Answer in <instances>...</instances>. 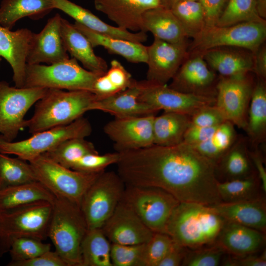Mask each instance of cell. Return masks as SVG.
I'll use <instances>...</instances> for the list:
<instances>
[{"label":"cell","instance_id":"1","mask_svg":"<svg viewBox=\"0 0 266 266\" xmlns=\"http://www.w3.org/2000/svg\"><path fill=\"white\" fill-rule=\"evenodd\" d=\"M118 153L117 173L126 185L159 188L180 202L207 205L222 202L215 163L189 144H153Z\"/></svg>","mask_w":266,"mask_h":266},{"label":"cell","instance_id":"2","mask_svg":"<svg viewBox=\"0 0 266 266\" xmlns=\"http://www.w3.org/2000/svg\"><path fill=\"white\" fill-rule=\"evenodd\" d=\"M226 220L209 205L180 202L167 223L165 233L191 249L214 243Z\"/></svg>","mask_w":266,"mask_h":266},{"label":"cell","instance_id":"3","mask_svg":"<svg viewBox=\"0 0 266 266\" xmlns=\"http://www.w3.org/2000/svg\"><path fill=\"white\" fill-rule=\"evenodd\" d=\"M95 95L89 91L48 89L35 104L33 115L26 120L31 133L69 124L92 110Z\"/></svg>","mask_w":266,"mask_h":266},{"label":"cell","instance_id":"4","mask_svg":"<svg viewBox=\"0 0 266 266\" xmlns=\"http://www.w3.org/2000/svg\"><path fill=\"white\" fill-rule=\"evenodd\" d=\"M88 229L80 206L56 197L47 235L68 266H81V244Z\"/></svg>","mask_w":266,"mask_h":266},{"label":"cell","instance_id":"5","mask_svg":"<svg viewBox=\"0 0 266 266\" xmlns=\"http://www.w3.org/2000/svg\"><path fill=\"white\" fill-rule=\"evenodd\" d=\"M53 203L38 201L0 211V257L22 237H48Z\"/></svg>","mask_w":266,"mask_h":266},{"label":"cell","instance_id":"6","mask_svg":"<svg viewBox=\"0 0 266 266\" xmlns=\"http://www.w3.org/2000/svg\"><path fill=\"white\" fill-rule=\"evenodd\" d=\"M189 43V56L218 48L244 49L253 54L264 43L266 22H247L228 26H205Z\"/></svg>","mask_w":266,"mask_h":266},{"label":"cell","instance_id":"7","mask_svg":"<svg viewBox=\"0 0 266 266\" xmlns=\"http://www.w3.org/2000/svg\"><path fill=\"white\" fill-rule=\"evenodd\" d=\"M101 74L82 67L72 57L48 65L27 64L23 88L92 92L96 80Z\"/></svg>","mask_w":266,"mask_h":266},{"label":"cell","instance_id":"8","mask_svg":"<svg viewBox=\"0 0 266 266\" xmlns=\"http://www.w3.org/2000/svg\"><path fill=\"white\" fill-rule=\"evenodd\" d=\"M29 162L37 181L56 197L67 199L79 206L85 193L102 172L76 171L61 165L43 154Z\"/></svg>","mask_w":266,"mask_h":266},{"label":"cell","instance_id":"9","mask_svg":"<svg viewBox=\"0 0 266 266\" xmlns=\"http://www.w3.org/2000/svg\"><path fill=\"white\" fill-rule=\"evenodd\" d=\"M92 131L90 122L82 116L69 124L35 133L30 137L18 141H6L0 136V153L14 155L29 162L66 140L85 138Z\"/></svg>","mask_w":266,"mask_h":266},{"label":"cell","instance_id":"10","mask_svg":"<svg viewBox=\"0 0 266 266\" xmlns=\"http://www.w3.org/2000/svg\"><path fill=\"white\" fill-rule=\"evenodd\" d=\"M125 188L118 173L104 170L99 175L80 204L88 229L102 227L122 200Z\"/></svg>","mask_w":266,"mask_h":266},{"label":"cell","instance_id":"11","mask_svg":"<svg viewBox=\"0 0 266 266\" xmlns=\"http://www.w3.org/2000/svg\"><path fill=\"white\" fill-rule=\"evenodd\" d=\"M122 200L153 233H165L168 221L180 201L157 187L126 185Z\"/></svg>","mask_w":266,"mask_h":266},{"label":"cell","instance_id":"12","mask_svg":"<svg viewBox=\"0 0 266 266\" xmlns=\"http://www.w3.org/2000/svg\"><path fill=\"white\" fill-rule=\"evenodd\" d=\"M47 89L18 88L0 81V133L3 139L13 141L25 128L27 112L45 95Z\"/></svg>","mask_w":266,"mask_h":266},{"label":"cell","instance_id":"13","mask_svg":"<svg viewBox=\"0 0 266 266\" xmlns=\"http://www.w3.org/2000/svg\"><path fill=\"white\" fill-rule=\"evenodd\" d=\"M253 72L243 75L219 76L215 105L227 121L245 130L247 114L256 81Z\"/></svg>","mask_w":266,"mask_h":266},{"label":"cell","instance_id":"14","mask_svg":"<svg viewBox=\"0 0 266 266\" xmlns=\"http://www.w3.org/2000/svg\"><path fill=\"white\" fill-rule=\"evenodd\" d=\"M141 101L157 112H174L192 115L203 106L215 104L214 97L184 93L160 84L144 80L140 95Z\"/></svg>","mask_w":266,"mask_h":266},{"label":"cell","instance_id":"15","mask_svg":"<svg viewBox=\"0 0 266 266\" xmlns=\"http://www.w3.org/2000/svg\"><path fill=\"white\" fill-rule=\"evenodd\" d=\"M155 114L115 118L103 128L113 142L116 152H122L154 144L153 121Z\"/></svg>","mask_w":266,"mask_h":266},{"label":"cell","instance_id":"16","mask_svg":"<svg viewBox=\"0 0 266 266\" xmlns=\"http://www.w3.org/2000/svg\"><path fill=\"white\" fill-rule=\"evenodd\" d=\"M188 45V42L175 44L154 38L152 44L147 46L146 80L167 84L189 57Z\"/></svg>","mask_w":266,"mask_h":266},{"label":"cell","instance_id":"17","mask_svg":"<svg viewBox=\"0 0 266 266\" xmlns=\"http://www.w3.org/2000/svg\"><path fill=\"white\" fill-rule=\"evenodd\" d=\"M218 78L201 55H194L183 63L168 86L186 94L215 98Z\"/></svg>","mask_w":266,"mask_h":266},{"label":"cell","instance_id":"18","mask_svg":"<svg viewBox=\"0 0 266 266\" xmlns=\"http://www.w3.org/2000/svg\"><path fill=\"white\" fill-rule=\"evenodd\" d=\"M101 229L111 243L122 245L146 243L154 233L122 200Z\"/></svg>","mask_w":266,"mask_h":266},{"label":"cell","instance_id":"19","mask_svg":"<svg viewBox=\"0 0 266 266\" xmlns=\"http://www.w3.org/2000/svg\"><path fill=\"white\" fill-rule=\"evenodd\" d=\"M62 18L56 14L39 33H33L26 57L27 64L50 65L69 58L60 34Z\"/></svg>","mask_w":266,"mask_h":266},{"label":"cell","instance_id":"20","mask_svg":"<svg viewBox=\"0 0 266 266\" xmlns=\"http://www.w3.org/2000/svg\"><path fill=\"white\" fill-rule=\"evenodd\" d=\"M96 9L117 26L129 31H142L143 14L148 10L165 6L163 0H94Z\"/></svg>","mask_w":266,"mask_h":266},{"label":"cell","instance_id":"21","mask_svg":"<svg viewBox=\"0 0 266 266\" xmlns=\"http://www.w3.org/2000/svg\"><path fill=\"white\" fill-rule=\"evenodd\" d=\"M265 233L226 220L214 243L228 254L236 257L254 254L266 243Z\"/></svg>","mask_w":266,"mask_h":266},{"label":"cell","instance_id":"22","mask_svg":"<svg viewBox=\"0 0 266 266\" xmlns=\"http://www.w3.org/2000/svg\"><path fill=\"white\" fill-rule=\"evenodd\" d=\"M144 80H134L126 89L110 97L96 100L92 110L108 113L115 118L141 116L155 114L158 112L150 105L139 99Z\"/></svg>","mask_w":266,"mask_h":266},{"label":"cell","instance_id":"23","mask_svg":"<svg viewBox=\"0 0 266 266\" xmlns=\"http://www.w3.org/2000/svg\"><path fill=\"white\" fill-rule=\"evenodd\" d=\"M33 32L22 28L13 31L0 25V57L10 65L15 86L23 88L26 57Z\"/></svg>","mask_w":266,"mask_h":266},{"label":"cell","instance_id":"24","mask_svg":"<svg viewBox=\"0 0 266 266\" xmlns=\"http://www.w3.org/2000/svg\"><path fill=\"white\" fill-rule=\"evenodd\" d=\"M215 171L218 182L245 178L257 173L246 136L238 135L231 148L215 163Z\"/></svg>","mask_w":266,"mask_h":266},{"label":"cell","instance_id":"25","mask_svg":"<svg viewBox=\"0 0 266 266\" xmlns=\"http://www.w3.org/2000/svg\"><path fill=\"white\" fill-rule=\"evenodd\" d=\"M55 9H59L86 28L95 32L117 38L143 43L147 39L146 33L132 32L109 25L87 9L69 0H53Z\"/></svg>","mask_w":266,"mask_h":266},{"label":"cell","instance_id":"26","mask_svg":"<svg viewBox=\"0 0 266 266\" xmlns=\"http://www.w3.org/2000/svg\"><path fill=\"white\" fill-rule=\"evenodd\" d=\"M60 34L65 47L72 58L79 61L83 67L99 74L108 69L106 62L97 55L88 38L73 24L62 18Z\"/></svg>","mask_w":266,"mask_h":266},{"label":"cell","instance_id":"27","mask_svg":"<svg viewBox=\"0 0 266 266\" xmlns=\"http://www.w3.org/2000/svg\"><path fill=\"white\" fill-rule=\"evenodd\" d=\"M209 206L227 221L266 233V201L264 196L250 200L221 202Z\"/></svg>","mask_w":266,"mask_h":266},{"label":"cell","instance_id":"28","mask_svg":"<svg viewBox=\"0 0 266 266\" xmlns=\"http://www.w3.org/2000/svg\"><path fill=\"white\" fill-rule=\"evenodd\" d=\"M200 55L209 67L221 76L253 73L254 54L248 50L218 48L206 51Z\"/></svg>","mask_w":266,"mask_h":266},{"label":"cell","instance_id":"29","mask_svg":"<svg viewBox=\"0 0 266 266\" xmlns=\"http://www.w3.org/2000/svg\"><path fill=\"white\" fill-rule=\"evenodd\" d=\"M142 31L171 43L187 42L189 36L169 8L160 6L146 11L142 16Z\"/></svg>","mask_w":266,"mask_h":266},{"label":"cell","instance_id":"30","mask_svg":"<svg viewBox=\"0 0 266 266\" xmlns=\"http://www.w3.org/2000/svg\"><path fill=\"white\" fill-rule=\"evenodd\" d=\"M73 25L88 38L93 48L101 46L111 53L122 56L131 63H146L147 46L142 43L103 34L92 31L76 22Z\"/></svg>","mask_w":266,"mask_h":266},{"label":"cell","instance_id":"31","mask_svg":"<svg viewBox=\"0 0 266 266\" xmlns=\"http://www.w3.org/2000/svg\"><path fill=\"white\" fill-rule=\"evenodd\" d=\"M256 78L244 130L250 149L264 147L266 141V81Z\"/></svg>","mask_w":266,"mask_h":266},{"label":"cell","instance_id":"32","mask_svg":"<svg viewBox=\"0 0 266 266\" xmlns=\"http://www.w3.org/2000/svg\"><path fill=\"white\" fill-rule=\"evenodd\" d=\"M54 9L53 0H2L0 5V25L11 30L22 18L28 17L37 20Z\"/></svg>","mask_w":266,"mask_h":266},{"label":"cell","instance_id":"33","mask_svg":"<svg viewBox=\"0 0 266 266\" xmlns=\"http://www.w3.org/2000/svg\"><path fill=\"white\" fill-rule=\"evenodd\" d=\"M190 125V115L165 112L153 121L154 144L173 146L181 143Z\"/></svg>","mask_w":266,"mask_h":266},{"label":"cell","instance_id":"34","mask_svg":"<svg viewBox=\"0 0 266 266\" xmlns=\"http://www.w3.org/2000/svg\"><path fill=\"white\" fill-rule=\"evenodd\" d=\"M56 196L38 181L0 190V211L38 201L53 203Z\"/></svg>","mask_w":266,"mask_h":266},{"label":"cell","instance_id":"35","mask_svg":"<svg viewBox=\"0 0 266 266\" xmlns=\"http://www.w3.org/2000/svg\"><path fill=\"white\" fill-rule=\"evenodd\" d=\"M110 250L101 228L89 229L81 244V266H113Z\"/></svg>","mask_w":266,"mask_h":266},{"label":"cell","instance_id":"36","mask_svg":"<svg viewBox=\"0 0 266 266\" xmlns=\"http://www.w3.org/2000/svg\"><path fill=\"white\" fill-rule=\"evenodd\" d=\"M134 79L117 60H112L109 69L96 80L92 90L98 100H101L130 87Z\"/></svg>","mask_w":266,"mask_h":266},{"label":"cell","instance_id":"37","mask_svg":"<svg viewBox=\"0 0 266 266\" xmlns=\"http://www.w3.org/2000/svg\"><path fill=\"white\" fill-rule=\"evenodd\" d=\"M217 190L224 202L255 200L263 197L262 192L264 193L257 173L245 178L218 182Z\"/></svg>","mask_w":266,"mask_h":266},{"label":"cell","instance_id":"38","mask_svg":"<svg viewBox=\"0 0 266 266\" xmlns=\"http://www.w3.org/2000/svg\"><path fill=\"white\" fill-rule=\"evenodd\" d=\"M235 127L232 122L226 121L218 127L207 140L192 146L201 155L216 163L236 141L238 134Z\"/></svg>","mask_w":266,"mask_h":266},{"label":"cell","instance_id":"39","mask_svg":"<svg viewBox=\"0 0 266 266\" xmlns=\"http://www.w3.org/2000/svg\"><path fill=\"white\" fill-rule=\"evenodd\" d=\"M35 181L29 162L0 153V190Z\"/></svg>","mask_w":266,"mask_h":266},{"label":"cell","instance_id":"40","mask_svg":"<svg viewBox=\"0 0 266 266\" xmlns=\"http://www.w3.org/2000/svg\"><path fill=\"white\" fill-rule=\"evenodd\" d=\"M96 153L99 152L92 142L85 138L78 137L66 140L42 154L61 165L71 168L73 164L84 155Z\"/></svg>","mask_w":266,"mask_h":266},{"label":"cell","instance_id":"41","mask_svg":"<svg viewBox=\"0 0 266 266\" xmlns=\"http://www.w3.org/2000/svg\"><path fill=\"white\" fill-rule=\"evenodd\" d=\"M247 22H266L258 13L256 0H228L216 25L228 26Z\"/></svg>","mask_w":266,"mask_h":266},{"label":"cell","instance_id":"42","mask_svg":"<svg viewBox=\"0 0 266 266\" xmlns=\"http://www.w3.org/2000/svg\"><path fill=\"white\" fill-rule=\"evenodd\" d=\"M178 19L189 37H192L205 26L202 6L199 0H184L169 8Z\"/></svg>","mask_w":266,"mask_h":266},{"label":"cell","instance_id":"43","mask_svg":"<svg viewBox=\"0 0 266 266\" xmlns=\"http://www.w3.org/2000/svg\"><path fill=\"white\" fill-rule=\"evenodd\" d=\"M51 244L32 237H22L12 243L9 253L11 262H21L34 258L51 250Z\"/></svg>","mask_w":266,"mask_h":266},{"label":"cell","instance_id":"44","mask_svg":"<svg viewBox=\"0 0 266 266\" xmlns=\"http://www.w3.org/2000/svg\"><path fill=\"white\" fill-rule=\"evenodd\" d=\"M146 243L122 245L111 243L113 266H145Z\"/></svg>","mask_w":266,"mask_h":266},{"label":"cell","instance_id":"45","mask_svg":"<svg viewBox=\"0 0 266 266\" xmlns=\"http://www.w3.org/2000/svg\"><path fill=\"white\" fill-rule=\"evenodd\" d=\"M226 252L215 243L208 247L189 250L188 248L181 266H217L224 260Z\"/></svg>","mask_w":266,"mask_h":266},{"label":"cell","instance_id":"46","mask_svg":"<svg viewBox=\"0 0 266 266\" xmlns=\"http://www.w3.org/2000/svg\"><path fill=\"white\" fill-rule=\"evenodd\" d=\"M119 158V153L117 152L103 155L88 154L75 162L71 169L88 173L101 172L110 165L116 164Z\"/></svg>","mask_w":266,"mask_h":266},{"label":"cell","instance_id":"47","mask_svg":"<svg viewBox=\"0 0 266 266\" xmlns=\"http://www.w3.org/2000/svg\"><path fill=\"white\" fill-rule=\"evenodd\" d=\"M173 242V240L167 234L154 233L146 243L145 266H158Z\"/></svg>","mask_w":266,"mask_h":266},{"label":"cell","instance_id":"48","mask_svg":"<svg viewBox=\"0 0 266 266\" xmlns=\"http://www.w3.org/2000/svg\"><path fill=\"white\" fill-rule=\"evenodd\" d=\"M226 121L215 104L203 106L190 116V126L215 127Z\"/></svg>","mask_w":266,"mask_h":266},{"label":"cell","instance_id":"49","mask_svg":"<svg viewBox=\"0 0 266 266\" xmlns=\"http://www.w3.org/2000/svg\"><path fill=\"white\" fill-rule=\"evenodd\" d=\"M8 266H68L57 252L51 250L40 255L28 260L11 262Z\"/></svg>","mask_w":266,"mask_h":266},{"label":"cell","instance_id":"50","mask_svg":"<svg viewBox=\"0 0 266 266\" xmlns=\"http://www.w3.org/2000/svg\"><path fill=\"white\" fill-rule=\"evenodd\" d=\"M204 12L205 26L216 25L228 0H199Z\"/></svg>","mask_w":266,"mask_h":266},{"label":"cell","instance_id":"51","mask_svg":"<svg viewBox=\"0 0 266 266\" xmlns=\"http://www.w3.org/2000/svg\"><path fill=\"white\" fill-rule=\"evenodd\" d=\"M219 126L200 127L190 125L185 133L183 142L191 146L204 142L212 135Z\"/></svg>","mask_w":266,"mask_h":266},{"label":"cell","instance_id":"52","mask_svg":"<svg viewBox=\"0 0 266 266\" xmlns=\"http://www.w3.org/2000/svg\"><path fill=\"white\" fill-rule=\"evenodd\" d=\"M226 266H266V253L264 251L260 255L251 254L242 257H230L223 260Z\"/></svg>","mask_w":266,"mask_h":266},{"label":"cell","instance_id":"53","mask_svg":"<svg viewBox=\"0 0 266 266\" xmlns=\"http://www.w3.org/2000/svg\"><path fill=\"white\" fill-rule=\"evenodd\" d=\"M188 248L173 241L171 247L158 266H181Z\"/></svg>","mask_w":266,"mask_h":266},{"label":"cell","instance_id":"54","mask_svg":"<svg viewBox=\"0 0 266 266\" xmlns=\"http://www.w3.org/2000/svg\"><path fill=\"white\" fill-rule=\"evenodd\" d=\"M264 147L255 149L250 148V155L256 171L257 174L261 181L263 192L266 193V170L265 166Z\"/></svg>","mask_w":266,"mask_h":266},{"label":"cell","instance_id":"55","mask_svg":"<svg viewBox=\"0 0 266 266\" xmlns=\"http://www.w3.org/2000/svg\"><path fill=\"white\" fill-rule=\"evenodd\" d=\"M253 73L266 81V46L263 43L254 54Z\"/></svg>","mask_w":266,"mask_h":266},{"label":"cell","instance_id":"56","mask_svg":"<svg viewBox=\"0 0 266 266\" xmlns=\"http://www.w3.org/2000/svg\"><path fill=\"white\" fill-rule=\"evenodd\" d=\"M257 8L259 15L263 19L266 18V0H256Z\"/></svg>","mask_w":266,"mask_h":266},{"label":"cell","instance_id":"57","mask_svg":"<svg viewBox=\"0 0 266 266\" xmlns=\"http://www.w3.org/2000/svg\"><path fill=\"white\" fill-rule=\"evenodd\" d=\"M165 6L168 8L170 7L174 3L180 1L184 0H163Z\"/></svg>","mask_w":266,"mask_h":266},{"label":"cell","instance_id":"58","mask_svg":"<svg viewBox=\"0 0 266 266\" xmlns=\"http://www.w3.org/2000/svg\"><path fill=\"white\" fill-rule=\"evenodd\" d=\"M1 57H0V61H1Z\"/></svg>","mask_w":266,"mask_h":266}]
</instances>
